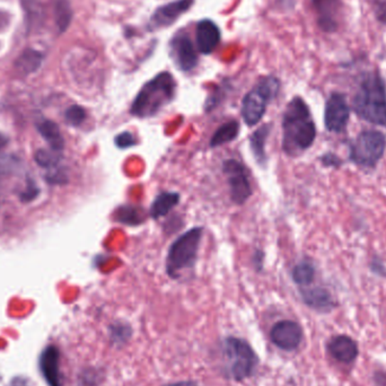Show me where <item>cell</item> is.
<instances>
[{"instance_id":"1","label":"cell","mask_w":386,"mask_h":386,"mask_svg":"<svg viewBox=\"0 0 386 386\" xmlns=\"http://www.w3.org/2000/svg\"><path fill=\"white\" fill-rule=\"evenodd\" d=\"M316 127L308 104L303 98H294L283 112V150L289 156H297L312 146Z\"/></svg>"},{"instance_id":"2","label":"cell","mask_w":386,"mask_h":386,"mask_svg":"<svg viewBox=\"0 0 386 386\" xmlns=\"http://www.w3.org/2000/svg\"><path fill=\"white\" fill-rule=\"evenodd\" d=\"M353 109L367 122L386 125V88L380 74L370 73L362 77L353 100Z\"/></svg>"},{"instance_id":"3","label":"cell","mask_w":386,"mask_h":386,"mask_svg":"<svg viewBox=\"0 0 386 386\" xmlns=\"http://www.w3.org/2000/svg\"><path fill=\"white\" fill-rule=\"evenodd\" d=\"M175 88L174 78L169 73L158 74L139 90L130 108L131 115L140 119L157 115L164 106L173 101Z\"/></svg>"},{"instance_id":"4","label":"cell","mask_w":386,"mask_h":386,"mask_svg":"<svg viewBox=\"0 0 386 386\" xmlns=\"http://www.w3.org/2000/svg\"><path fill=\"white\" fill-rule=\"evenodd\" d=\"M202 233V227H193L172 243L166 258V271L169 277L177 279L183 270L194 266Z\"/></svg>"},{"instance_id":"5","label":"cell","mask_w":386,"mask_h":386,"mask_svg":"<svg viewBox=\"0 0 386 386\" xmlns=\"http://www.w3.org/2000/svg\"><path fill=\"white\" fill-rule=\"evenodd\" d=\"M281 90V83L275 77L261 79L256 88L249 92L242 102L243 120L249 127H253L264 118L267 106L277 96Z\"/></svg>"},{"instance_id":"6","label":"cell","mask_w":386,"mask_h":386,"mask_svg":"<svg viewBox=\"0 0 386 386\" xmlns=\"http://www.w3.org/2000/svg\"><path fill=\"white\" fill-rule=\"evenodd\" d=\"M224 351L229 362V374L235 381L242 382L252 375L258 357L248 343L239 338H227Z\"/></svg>"},{"instance_id":"7","label":"cell","mask_w":386,"mask_h":386,"mask_svg":"<svg viewBox=\"0 0 386 386\" xmlns=\"http://www.w3.org/2000/svg\"><path fill=\"white\" fill-rule=\"evenodd\" d=\"M386 148V138L380 131H362L350 147V160L357 165L374 167Z\"/></svg>"},{"instance_id":"8","label":"cell","mask_w":386,"mask_h":386,"mask_svg":"<svg viewBox=\"0 0 386 386\" xmlns=\"http://www.w3.org/2000/svg\"><path fill=\"white\" fill-rule=\"evenodd\" d=\"M224 173L229 179L231 198L236 204H243L252 196L248 171L236 160H227L223 164Z\"/></svg>"},{"instance_id":"9","label":"cell","mask_w":386,"mask_h":386,"mask_svg":"<svg viewBox=\"0 0 386 386\" xmlns=\"http://www.w3.org/2000/svg\"><path fill=\"white\" fill-rule=\"evenodd\" d=\"M350 109L345 101V95L339 93H333L325 104L324 111V122L328 130L335 134L345 131L348 123Z\"/></svg>"},{"instance_id":"10","label":"cell","mask_w":386,"mask_h":386,"mask_svg":"<svg viewBox=\"0 0 386 386\" xmlns=\"http://www.w3.org/2000/svg\"><path fill=\"white\" fill-rule=\"evenodd\" d=\"M270 338L278 348L287 351L295 350L302 343L303 330L296 322L285 320L272 327Z\"/></svg>"},{"instance_id":"11","label":"cell","mask_w":386,"mask_h":386,"mask_svg":"<svg viewBox=\"0 0 386 386\" xmlns=\"http://www.w3.org/2000/svg\"><path fill=\"white\" fill-rule=\"evenodd\" d=\"M172 53L179 68L183 71H192L198 63V56L192 41L187 34H177L171 42Z\"/></svg>"},{"instance_id":"12","label":"cell","mask_w":386,"mask_h":386,"mask_svg":"<svg viewBox=\"0 0 386 386\" xmlns=\"http://www.w3.org/2000/svg\"><path fill=\"white\" fill-rule=\"evenodd\" d=\"M318 16V25L325 32H333L339 26L341 0H312Z\"/></svg>"},{"instance_id":"13","label":"cell","mask_w":386,"mask_h":386,"mask_svg":"<svg viewBox=\"0 0 386 386\" xmlns=\"http://www.w3.org/2000/svg\"><path fill=\"white\" fill-rule=\"evenodd\" d=\"M330 355L343 364H351L358 357L359 349L356 341L348 335L332 338L328 345Z\"/></svg>"},{"instance_id":"14","label":"cell","mask_w":386,"mask_h":386,"mask_svg":"<svg viewBox=\"0 0 386 386\" xmlns=\"http://www.w3.org/2000/svg\"><path fill=\"white\" fill-rule=\"evenodd\" d=\"M196 38L199 51L204 55H209L217 48L221 40V32L215 23L204 19L197 26Z\"/></svg>"},{"instance_id":"15","label":"cell","mask_w":386,"mask_h":386,"mask_svg":"<svg viewBox=\"0 0 386 386\" xmlns=\"http://www.w3.org/2000/svg\"><path fill=\"white\" fill-rule=\"evenodd\" d=\"M60 354L57 347L49 345L44 349L40 358V368L46 383L50 386H61L59 370Z\"/></svg>"},{"instance_id":"16","label":"cell","mask_w":386,"mask_h":386,"mask_svg":"<svg viewBox=\"0 0 386 386\" xmlns=\"http://www.w3.org/2000/svg\"><path fill=\"white\" fill-rule=\"evenodd\" d=\"M193 0H177L162 6L152 15V22L155 26H167L174 23L181 15L189 11Z\"/></svg>"},{"instance_id":"17","label":"cell","mask_w":386,"mask_h":386,"mask_svg":"<svg viewBox=\"0 0 386 386\" xmlns=\"http://www.w3.org/2000/svg\"><path fill=\"white\" fill-rule=\"evenodd\" d=\"M302 298L305 304L320 312H329L335 306L331 294L327 289L321 288V287L303 289Z\"/></svg>"},{"instance_id":"18","label":"cell","mask_w":386,"mask_h":386,"mask_svg":"<svg viewBox=\"0 0 386 386\" xmlns=\"http://www.w3.org/2000/svg\"><path fill=\"white\" fill-rule=\"evenodd\" d=\"M270 128H271V125L269 123L264 125L258 130L254 131L252 136L250 137L251 150H252L256 161L261 166L267 163L266 144H267V139L269 137Z\"/></svg>"},{"instance_id":"19","label":"cell","mask_w":386,"mask_h":386,"mask_svg":"<svg viewBox=\"0 0 386 386\" xmlns=\"http://www.w3.org/2000/svg\"><path fill=\"white\" fill-rule=\"evenodd\" d=\"M38 131L42 137L46 139V142L50 145L51 150L61 152L65 147V139L60 132L57 123L51 120H42L41 122L36 125Z\"/></svg>"},{"instance_id":"20","label":"cell","mask_w":386,"mask_h":386,"mask_svg":"<svg viewBox=\"0 0 386 386\" xmlns=\"http://www.w3.org/2000/svg\"><path fill=\"white\" fill-rule=\"evenodd\" d=\"M179 202V193L162 192L156 197L150 207V216L154 219H160L167 215Z\"/></svg>"},{"instance_id":"21","label":"cell","mask_w":386,"mask_h":386,"mask_svg":"<svg viewBox=\"0 0 386 386\" xmlns=\"http://www.w3.org/2000/svg\"><path fill=\"white\" fill-rule=\"evenodd\" d=\"M42 60H43V57L40 52L36 51V50H26L16 60L17 71L23 75L32 74L40 68Z\"/></svg>"},{"instance_id":"22","label":"cell","mask_w":386,"mask_h":386,"mask_svg":"<svg viewBox=\"0 0 386 386\" xmlns=\"http://www.w3.org/2000/svg\"><path fill=\"white\" fill-rule=\"evenodd\" d=\"M239 125L237 121H229V122L224 123L212 137L210 147L216 148L218 146H221V145L233 142L239 136Z\"/></svg>"},{"instance_id":"23","label":"cell","mask_w":386,"mask_h":386,"mask_svg":"<svg viewBox=\"0 0 386 386\" xmlns=\"http://www.w3.org/2000/svg\"><path fill=\"white\" fill-rule=\"evenodd\" d=\"M53 13L59 32H65L73 19V11L69 0H53Z\"/></svg>"},{"instance_id":"24","label":"cell","mask_w":386,"mask_h":386,"mask_svg":"<svg viewBox=\"0 0 386 386\" xmlns=\"http://www.w3.org/2000/svg\"><path fill=\"white\" fill-rule=\"evenodd\" d=\"M115 216L117 221L129 226H137L144 223L145 221L142 209L134 206H122L118 208Z\"/></svg>"},{"instance_id":"25","label":"cell","mask_w":386,"mask_h":386,"mask_svg":"<svg viewBox=\"0 0 386 386\" xmlns=\"http://www.w3.org/2000/svg\"><path fill=\"white\" fill-rule=\"evenodd\" d=\"M315 269L308 261L299 262L293 269V279L299 286H308L314 281Z\"/></svg>"},{"instance_id":"26","label":"cell","mask_w":386,"mask_h":386,"mask_svg":"<svg viewBox=\"0 0 386 386\" xmlns=\"http://www.w3.org/2000/svg\"><path fill=\"white\" fill-rule=\"evenodd\" d=\"M61 152L55 150H38L34 155V160L41 167L56 169L61 161Z\"/></svg>"},{"instance_id":"27","label":"cell","mask_w":386,"mask_h":386,"mask_svg":"<svg viewBox=\"0 0 386 386\" xmlns=\"http://www.w3.org/2000/svg\"><path fill=\"white\" fill-rule=\"evenodd\" d=\"M66 121L69 125H74V127H78L84 122L86 119V112L83 109L82 106L73 105L67 109L65 113Z\"/></svg>"},{"instance_id":"28","label":"cell","mask_w":386,"mask_h":386,"mask_svg":"<svg viewBox=\"0 0 386 386\" xmlns=\"http://www.w3.org/2000/svg\"><path fill=\"white\" fill-rule=\"evenodd\" d=\"M131 335V329L127 324H115L111 327V338L113 343H122L128 340Z\"/></svg>"},{"instance_id":"29","label":"cell","mask_w":386,"mask_h":386,"mask_svg":"<svg viewBox=\"0 0 386 386\" xmlns=\"http://www.w3.org/2000/svg\"><path fill=\"white\" fill-rule=\"evenodd\" d=\"M115 144L120 150H127V148L134 147L137 145L136 138L134 135L129 131H123L121 134L118 135L115 139Z\"/></svg>"},{"instance_id":"30","label":"cell","mask_w":386,"mask_h":386,"mask_svg":"<svg viewBox=\"0 0 386 386\" xmlns=\"http://www.w3.org/2000/svg\"><path fill=\"white\" fill-rule=\"evenodd\" d=\"M374 11L378 21L386 24V0H375Z\"/></svg>"},{"instance_id":"31","label":"cell","mask_w":386,"mask_h":386,"mask_svg":"<svg viewBox=\"0 0 386 386\" xmlns=\"http://www.w3.org/2000/svg\"><path fill=\"white\" fill-rule=\"evenodd\" d=\"M264 254L262 251H256L253 256V264L256 266V270H261L264 267Z\"/></svg>"},{"instance_id":"32","label":"cell","mask_w":386,"mask_h":386,"mask_svg":"<svg viewBox=\"0 0 386 386\" xmlns=\"http://www.w3.org/2000/svg\"><path fill=\"white\" fill-rule=\"evenodd\" d=\"M322 162H323L324 165H338L340 162L338 161L337 156L331 155V154H328V155L322 156Z\"/></svg>"},{"instance_id":"33","label":"cell","mask_w":386,"mask_h":386,"mask_svg":"<svg viewBox=\"0 0 386 386\" xmlns=\"http://www.w3.org/2000/svg\"><path fill=\"white\" fill-rule=\"evenodd\" d=\"M375 382L377 386H386V372H376Z\"/></svg>"},{"instance_id":"34","label":"cell","mask_w":386,"mask_h":386,"mask_svg":"<svg viewBox=\"0 0 386 386\" xmlns=\"http://www.w3.org/2000/svg\"><path fill=\"white\" fill-rule=\"evenodd\" d=\"M166 386H198L196 383H193V382H177V383H173V384H169V385Z\"/></svg>"},{"instance_id":"35","label":"cell","mask_w":386,"mask_h":386,"mask_svg":"<svg viewBox=\"0 0 386 386\" xmlns=\"http://www.w3.org/2000/svg\"><path fill=\"white\" fill-rule=\"evenodd\" d=\"M6 144H7V139L3 135L0 134V150L5 147Z\"/></svg>"}]
</instances>
